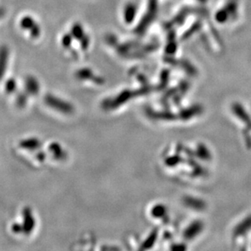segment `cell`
I'll return each instance as SVG.
<instances>
[{
    "instance_id": "obj_2",
    "label": "cell",
    "mask_w": 251,
    "mask_h": 251,
    "mask_svg": "<svg viewBox=\"0 0 251 251\" xmlns=\"http://www.w3.org/2000/svg\"><path fill=\"white\" fill-rule=\"evenodd\" d=\"M232 111H233L234 114L237 116L239 119H241V120H243L245 123H250L251 122V118L249 117L247 112H246V110L244 109V107H242L241 105L238 104V103H235L232 106Z\"/></svg>"
},
{
    "instance_id": "obj_1",
    "label": "cell",
    "mask_w": 251,
    "mask_h": 251,
    "mask_svg": "<svg viewBox=\"0 0 251 251\" xmlns=\"http://www.w3.org/2000/svg\"><path fill=\"white\" fill-rule=\"evenodd\" d=\"M250 230H251V216L246 217V219L236 225L233 230L234 236L237 237L245 235Z\"/></svg>"
}]
</instances>
